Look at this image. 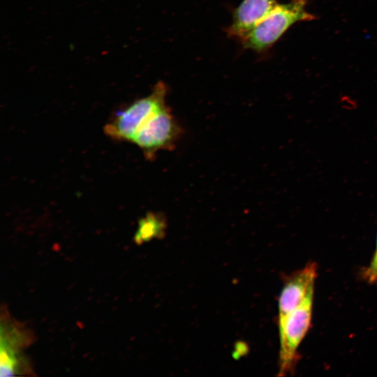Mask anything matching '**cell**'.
I'll return each instance as SVG.
<instances>
[{
  "instance_id": "cell-6",
  "label": "cell",
  "mask_w": 377,
  "mask_h": 377,
  "mask_svg": "<svg viewBox=\"0 0 377 377\" xmlns=\"http://www.w3.org/2000/svg\"><path fill=\"white\" fill-rule=\"evenodd\" d=\"M277 4L276 0H242L233 13L228 35L241 41Z\"/></svg>"
},
{
  "instance_id": "cell-3",
  "label": "cell",
  "mask_w": 377,
  "mask_h": 377,
  "mask_svg": "<svg viewBox=\"0 0 377 377\" xmlns=\"http://www.w3.org/2000/svg\"><path fill=\"white\" fill-rule=\"evenodd\" d=\"M167 87L159 82L151 93L118 112L104 127L105 134L117 140H132L139 128L155 112L165 107Z\"/></svg>"
},
{
  "instance_id": "cell-8",
  "label": "cell",
  "mask_w": 377,
  "mask_h": 377,
  "mask_svg": "<svg viewBox=\"0 0 377 377\" xmlns=\"http://www.w3.org/2000/svg\"><path fill=\"white\" fill-rule=\"evenodd\" d=\"M164 228L165 221L162 216L150 212L139 221L134 242L140 244L153 238L160 237Z\"/></svg>"
},
{
  "instance_id": "cell-1",
  "label": "cell",
  "mask_w": 377,
  "mask_h": 377,
  "mask_svg": "<svg viewBox=\"0 0 377 377\" xmlns=\"http://www.w3.org/2000/svg\"><path fill=\"white\" fill-rule=\"evenodd\" d=\"M313 19L306 10V0L278 3L241 42L245 48L261 52L271 47L295 23Z\"/></svg>"
},
{
  "instance_id": "cell-7",
  "label": "cell",
  "mask_w": 377,
  "mask_h": 377,
  "mask_svg": "<svg viewBox=\"0 0 377 377\" xmlns=\"http://www.w3.org/2000/svg\"><path fill=\"white\" fill-rule=\"evenodd\" d=\"M34 333L22 323L13 319L7 311L1 316L0 351L22 353L33 343Z\"/></svg>"
},
{
  "instance_id": "cell-9",
  "label": "cell",
  "mask_w": 377,
  "mask_h": 377,
  "mask_svg": "<svg viewBox=\"0 0 377 377\" xmlns=\"http://www.w3.org/2000/svg\"><path fill=\"white\" fill-rule=\"evenodd\" d=\"M362 276L369 283L377 281V239L374 253L369 265L363 271Z\"/></svg>"
},
{
  "instance_id": "cell-4",
  "label": "cell",
  "mask_w": 377,
  "mask_h": 377,
  "mask_svg": "<svg viewBox=\"0 0 377 377\" xmlns=\"http://www.w3.org/2000/svg\"><path fill=\"white\" fill-rule=\"evenodd\" d=\"M181 128L167 106L151 115L138 130L131 142L152 159L163 149H172L179 139Z\"/></svg>"
},
{
  "instance_id": "cell-5",
  "label": "cell",
  "mask_w": 377,
  "mask_h": 377,
  "mask_svg": "<svg viewBox=\"0 0 377 377\" xmlns=\"http://www.w3.org/2000/svg\"><path fill=\"white\" fill-rule=\"evenodd\" d=\"M317 277V265L309 263L288 278L279 298L278 320L299 306L312 290Z\"/></svg>"
},
{
  "instance_id": "cell-2",
  "label": "cell",
  "mask_w": 377,
  "mask_h": 377,
  "mask_svg": "<svg viewBox=\"0 0 377 377\" xmlns=\"http://www.w3.org/2000/svg\"><path fill=\"white\" fill-rule=\"evenodd\" d=\"M314 290L287 315L278 320L279 333V376L294 371L298 348L311 326Z\"/></svg>"
}]
</instances>
